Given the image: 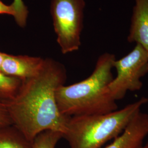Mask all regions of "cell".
Listing matches in <instances>:
<instances>
[{
    "mask_svg": "<svg viewBox=\"0 0 148 148\" xmlns=\"http://www.w3.org/2000/svg\"><path fill=\"white\" fill-rule=\"evenodd\" d=\"M14 12L11 5H8L0 0V14H7L14 16Z\"/></svg>",
    "mask_w": 148,
    "mask_h": 148,
    "instance_id": "14",
    "label": "cell"
},
{
    "mask_svg": "<svg viewBox=\"0 0 148 148\" xmlns=\"http://www.w3.org/2000/svg\"><path fill=\"white\" fill-rule=\"evenodd\" d=\"M85 0H52L51 14L57 41L64 54L79 49Z\"/></svg>",
    "mask_w": 148,
    "mask_h": 148,
    "instance_id": "4",
    "label": "cell"
},
{
    "mask_svg": "<svg viewBox=\"0 0 148 148\" xmlns=\"http://www.w3.org/2000/svg\"><path fill=\"white\" fill-rule=\"evenodd\" d=\"M139 148H148V143L144 144V145H142L140 147H139Z\"/></svg>",
    "mask_w": 148,
    "mask_h": 148,
    "instance_id": "16",
    "label": "cell"
},
{
    "mask_svg": "<svg viewBox=\"0 0 148 148\" xmlns=\"http://www.w3.org/2000/svg\"><path fill=\"white\" fill-rule=\"evenodd\" d=\"M127 40L148 53V0H134Z\"/></svg>",
    "mask_w": 148,
    "mask_h": 148,
    "instance_id": "8",
    "label": "cell"
},
{
    "mask_svg": "<svg viewBox=\"0 0 148 148\" xmlns=\"http://www.w3.org/2000/svg\"><path fill=\"white\" fill-rule=\"evenodd\" d=\"M44 62L45 59L40 57L5 53L0 72L23 81L37 75L42 69Z\"/></svg>",
    "mask_w": 148,
    "mask_h": 148,
    "instance_id": "6",
    "label": "cell"
},
{
    "mask_svg": "<svg viewBox=\"0 0 148 148\" xmlns=\"http://www.w3.org/2000/svg\"><path fill=\"white\" fill-rule=\"evenodd\" d=\"M148 135V114L140 111L121 134L104 148H139Z\"/></svg>",
    "mask_w": 148,
    "mask_h": 148,
    "instance_id": "7",
    "label": "cell"
},
{
    "mask_svg": "<svg viewBox=\"0 0 148 148\" xmlns=\"http://www.w3.org/2000/svg\"><path fill=\"white\" fill-rule=\"evenodd\" d=\"M21 81L8 77L0 72V101L10 100L16 95Z\"/></svg>",
    "mask_w": 148,
    "mask_h": 148,
    "instance_id": "10",
    "label": "cell"
},
{
    "mask_svg": "<svg viewBox=\"0 0 148 148\" xmlns=\"http://www.w3.org/2000/svg\"><path fill=\"white\" fill-rule=\"evenodd\" d=\"M114 54L103 53L90 76L79 82L59 87L56 100L59 110L67 117L106 114L118 109L109 85L113 79Z\"/></svg>",
    "mask_w": 148,
    "mask_h": 148,
    "instance_id": "2",
    "label": "cell"
},
{
    "mask_svg": "<svg viewBox=\"0 0 148 148\" xmlns=\"http://www.w3.org/2000/svg\"><path fill=\"white\" fill-rule=\"evenodd\" d=\"M148 103V97H143L121 109L106 114L70 117L63 138L70 148H101L121 134Z\"/></svg>",
    "mask_w": 148,
    "mask_h": 148,
    "instance_id": "3",
    "label": "cell"
},
{
    "mask_svg": "<svg viewBox=\"0 0 148 148\" xmlns=\"http://www.w3.org/2000/svg\"><path fill=\"white\" fill-rule=\"evenodd\" d=\"M114 68L116 76L109 85V91L115 101L123 99L128 92L141 90L142 79L148 73V53L136 44L132 50L120 59L115 60Z\"/></svg>",
    "mask_w": 148,
    "mask_h": 148,
    "instance_id": "5",
    "label": "cell"
},
{
    "mask_svg": "<svg viewBox=\"0 0 148 148\" xmlns=\"http://www.w3.org/2000/svg\"><path fill=\"white\" fill-rule=\"evenodd\" d=\"M32 142L13 125L0 128V148H31Z\"/></svg>",
    "mask_w": 148,
    "mask_h": 148,
    "instance_id": "9",
    "label": "cell"
},
{
    "mask_svg": "<svg viewBox=\"0 0 148 148\" xmlns=\"http://www.w3.org/2000/svg\"><path fill=\"white\" fill-rule=\"evenodd\" d=\"M66 79V71L62 64L45 58L40 72L21 81L13 98L2 101L12 125L30 142L46 131L65 132L70 117L64 116L59 111L56 92Z\"/></svg>",
    "mask_w": 148,
    "mask_h": 148,
    "instance_id": "1",
    "label": "cell"
},
{
    "mask_svg": "<svg viewBox=\"0 0 148 148\" xmlns=\"http://www.w3.org/2000/svg\"><path fill=\"white\" fill-rule=\"evenodd\" d=\"M14 12L13 18L19 27H24L27 25L29 11L23 0H13L11 4Z\"/></svg>",
    "mask_w": 148,
    "mask_h": 148,
    "instance_id": "12",
    "label": "cell"
},
{
    "mask_svg": "<svg viewBox=\"0 0 148 148\" xmlns=\"http://www.w3.org/2000/svg\"><path fill=\"white\" fill-rule=\"evenodd\" d=\"M12 125L6 107L2 101H0V128Z\"/></svg>",
    "mask_w": 148,
    "mask_h": 148,
    "instance_id": "13",
    "label": "cell"
},
{
    "mask_svg": "<svg viewBox=\"0 0 148 148\" xmlns=\"http://www.w3.org/2000/svg\"><path fill=\"white\" fill-rule=\"evenodd\" d=\"M4 56H5V53L0 52V68H1V67L2 64V62H3V61Z\"/></svg>",
    "mask_w": 148,
    "mask_h": 148,
    "instance_id": "15",
    "label": "cell"
},
{
    "mask_svg": "<svg viewBox=\"0 0 148 148\" xmlns=\"http://www.w3.org/2000/svg\"><path fill=\"white\" fill-rule=\"evenodd\" d=\"M63 138L62 133L46 131L38 134L32 142L31 148H56L59 141Z\"/></svg>",
    "mask_w": 148,
    "mask_h": 148,
    "instance_id": "11",
    "label": "cell"
}]
</instances>
